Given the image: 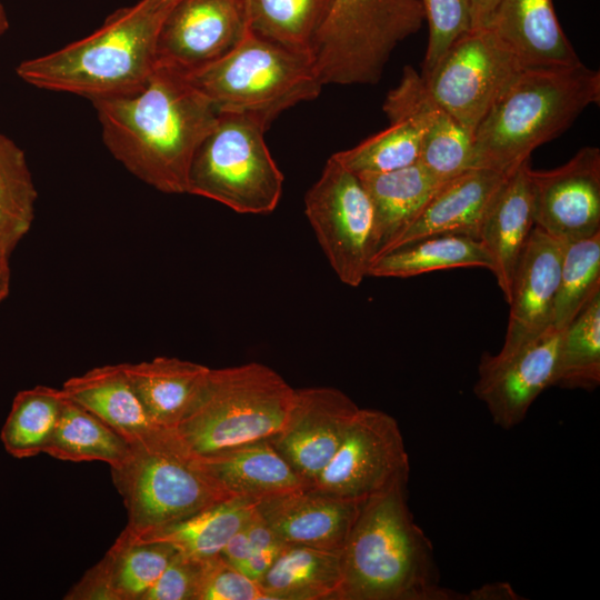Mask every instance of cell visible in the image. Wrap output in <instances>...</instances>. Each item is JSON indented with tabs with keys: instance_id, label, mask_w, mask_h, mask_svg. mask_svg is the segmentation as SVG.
I'll return each instance as SVG.
<instances>
[{
	"instance_id": "5b68a950",
	"label": "cell",
	"mask_w": 600,
	"mask_h": 600,
	"mask_svg": "<svg viewBox=\"0 0 600 600\" xmlns=\"http://www.w3.org/2000/svg\"><path fill=\"white\" fill-rule=\"evenodd\" d=\"M294 392L277 371L259 362L210 368L172 431L194 456L268 440L284 426Z\"/></svg>"
},
{
	"instance_id": "b9f144b4",
	"label": "cell",
	"mask_w": 600,
	"mask_h": 600,
	"mask_svg": "<svg viewBox=\"0 0 600 600\" xmlns=\"http://www.w3.org/2000/svg\"><path fill=\"white\" fill-rule=\"evenodd\" d=\"M244 529L252 551L272 548L280 549L286 546L260 516L256 507L246 522Z\"/></svg>"
},
{
	"instance_id": "44dd1931",
	"label": "cell",
	"mask_w": 600,
	"mask_h": 600,
	"mask_svg": "<svg viewBox=\"0 0 600 600\" xmlns=\"http://www.w3.org/2000/svg\"><path fill=\"white\" fill-rule=\"evenodd\" d=\"M487 27L522 69L581 63L557 19L552 0H499Z\"/></svg>"
},
{
	"instance_id": "484cf974",
	"label": "cell",
	"mask_w": 600,
	"mask_h": 600,
	"mask_svg": "<svg viewBox=\"0 0 600 600\" xmlns=\"http://www.w3.org/2000/svg\"><path fill=\"white\" fill-rule=\"evenodd\" d=\"M260 583L269 600H339L341 550L287 544Z\"/></svg>"
},
{
	"instance_id": "ba28073f",
	"label": "cell",
	"mask_w": 600,
	"mask_h": 600,
	"mask_svg": "<svg viewBox=\"0 0 600 600\" xmlns=\"http://www.w3.org/2000/svg\"><path fill=\"white\" fill-rule=\"evenodd\" d=\"M219 112L266 113L317 98L322 83L311 54L297 52L252 31L220 59L182 73Z\"/></svg>"
},
{
	"instance_id": "7c38bea8",
	"label": "cell",
	"mask_w": 600,
	"mask_h": 600,
	"mask_svg": "<svg viewBox=\"0 0 600 600\" xmlns=\"http://www.w3.org/2000/svg\"><path fill=\"white\" fill-rule=\"evenodd\" d=\"M409 457L397 420L359 408L337 452L309 488L366 501L398 483H408Z\"/></svg>"
},
{
	"instance_id": "4dcf8cb0",
	"label": "cell",
	"mask_w": 600,
	"mask_h": 600,
	"mask_svg": "<svg viewBox=\"0 0 600 600\" xmlns=\"http://www.w3.org/2000/svg\"><path fill=\"white\" fill-rule=\"evenodd\" d=\"M130 443L93 413L66 397L47 454L64 461H101L117 467Z\"/></svg>"
},
{
	"instance_id": "f35d334b",
	"label": "cell",
	"mask_w": 600,
	"mask_h": 600,
	"mask_svg": "<svg viewBox=\"0 0 600 600\" xmlns=\"http://www.w3.org/2000/svg\"><path fill=\"white\" fill-rule=\"evenodd\" d=\"M196 600H269L262 584L220 554L204 560Z\"/></svg>"
},
{
	"instance_id": "c3c4849f",
	"label": "cell",
	"mask_w": 600,
	"mask_h": 600,
	"mask_svg": "<svg viewBox=\"0 0 600 600\" xmlns=\"http://www.w3.org/2000/svg\"><path fill=\"white\" fill-rule=\"evenodd\" d=\"M9 20L4 10L3 4L0 1V37L8 30Z\"/></svg>"
},
{
	"instance_id": "1f68e13d",
	"label": "cell",
	"mask_w": 600,
	"mask_h": 600,
	"mask_svg": "<svg viewBox=\"0 0 600 600\" xmlns=\"http://www.w3.org/2000/svg\"><path fill=\"white\" fill-rule=\"evenodd\" d=\"M64 399L61 388L36 386L19 391L0 432L4 450L17 459L44 453Z\"/></svg>"
},
{
	"instance_id": "74e56055",
	"label": "cell",
	"mask_w": 600,
	"mask_h": 600,
	"mask_svg": "<svg viewBox=\"0 0 600 600\" xmlns=\"http://www.w3.org/2000/svg\"><path fill=\"white\" fill-rule=\"evenodd\" d=\"M429 27L422 72H428L444 52L472 29L470 0H420Z\"/></svg>"
},
{
	"instance_id": "836d02e7",
	"label": "cell",
	"mask_w": 600,
	"mask_h": 600,
	"mask_svg": "<svg viewBox=\"0 0 600 600\" xmlns=\"http://www.w3.org/2000/svg\"><path fill=\"white\" fill-rule=\"evenodd\" d=\"M600 383V293L562 330L552 387L594 390Z\"/></svg>"
},
{
	"instance_id": "d4e9b609",
	"label": "cell",
	"mask_w": 600,
	"mask_h": 600,
	"mask_svg": "<svg viewBox=\"0 0 600 600\" xmlns=\"http://www.w3.org/2000/svg\"><path fill=\"white\" fill-rule=\"evenodd\" d=\"M154 424L173 430L200 392L210 368L174 357L123 363Z\"/></svg>"
},
{
	"instance_id": "f6af8a7d",
	"label": "cell",
	"mask_w": 600,
	"mask_h": 600,
	"mask_svg": "<svg viewBox=\"0 0 600 600\" xmlns=\"http://www.w3.org/2000/svg\"><path fill=\"white\" fill-rule=\"evenodd\" d=\"M516 590L507 582H493L481 586L473 589L470 593L462 597V599L471 600H517L522 599L518 597Z\"/></svg>"
},
{
	"instance_id": "7a4b0ae2",
	"label": "cell",
	"mask_w": 600,
	"mask_h": 600,
	"mask_svg": "<svg viewBox=\"0 0 600 600\" xmlns=\"http://www.w3.org/2000/svg\"><path fill=\"white\" fill-rule=\"evenodd\" d=\"M407 484L367 499L341 549L339 600H452L440 586L429 538L414 522Z\"/></svg>"
},
{
	"instance_id": "7402d4cb",
	"label": "cell",
	"mask_w": 600,
	"mask_h": 600,
	"mask_svg": "<svg viewBox=\"0 0 600 600\" xmlns=\"http://www.w3.org/2000/svg\"><path fill=\"white\" fill-rule=\"evenodd\" d=\"M529 159L509 172L483 218L479 240L489 252L492 273L508 302L512 277L534 224Z\"/></svg>"
},
{
	"instance_id": "f546056e",
	"label": "cell",
	"mask_w": 600,
	"mask_h": 600,
	"mask_svg": "<svg viewBox=\"0 0 600 600\" xmlns=\"http://www.w3.org/2000/svg\"><path fill=\"white\" fill-rule=\"evenodd\" d=\"M250 31L287 49H313L333 0H243Z\"/></svg>"
},
{
	"instance_id": "6da1fadb",
	"label": "cell",
	"mask_w": 600,
	"mask_h": 600,
	"mask_svg": "<svg viewBox=\"0 0 600 600\" xmlns=\"http://www.w3.org/2000/svg\"><path fill=\"white\" fill-rule=\"evenodd\" d=\"M92 104L107 149L129 172L161 192L188 193L191 162L219 111L182 73L157 64L140 91Z\"/></svg>"
},
{
	"instance_id": "4fadbf2b",
	"label": "cell",
	"mask_w": 600,
	"mask_h": 600,
	"mask_svg": "<svg viewBox=\"0 0 600 600\" xmlns=\"http://www.w3.org/2000/svg\"><path fill=\"white\" fill-rule=\"evenodd\" d=\"M243 0H177L157 38V64L180 73L231 51L248 33Z\"/></svg>"
},
{
	"instance_id": "f1b7e54d",
	"label": "cell",
	"mask_w": 600,
	"mask_h": 600,
	"mask_svg": "<svg viewBox=\"0 0 600 600\" xmlns=\"http://www.w3.org/2000/svg\"><path fill=\"white\" fill-rule=\"evenodd\" d=\"M256 503L246 498H231L162 529L131 538L168 543L179 552L207 560L220 554L231 536L248 521Z\"/></svg>"
},
{
	"instance_id": "4316f807",
	"label": "cell",
	"mask_w": 600,
	"mask_h": 600,
	"mask_svg": "<svg viewBox=\"0 0 600 600\" xmlns=\"http://www.w3.org/2000/svg\"><path fill=\"white\" fill-rule=\"evenodd\" d=\"M358 177L374 208L378 243L376 258L411 223L443 182L420 161L398 170Z\"/></svg>"
},
{
	"instance_id": "3957f363",
	"label": "cell",
	"mask_w": 600,
	"mask_h": 600,
	"mask_svg": "<svg viewBox=\"0 0 600 600\" xmlns=\"http://www.w3.org/2000/svg\"><path fill=\"white\" fill-rule=\"evenodd\" d=\"M169 9L156 0L118 9L88 37L24 60L16 72L36 88L91 102L133 94L156 70L157 38Z\"/></svg>"
},
{
	"instance_id": "cb8c5ba5",
	"label": "cell",
	"mask_w": 600,
	"mask_h": 600,
	"mask_svg": "<svg viewBox=\"0 0 600 600\" xmlns=\"http://www.w3.org/2000/svg\"><path fill=\"white\" fill-rule=\"evenodd\" d=\"M61 390L68 399L101 419L130 444L164 429L154 424L147 413L123 363L92 368L69 378Z\"/></svg>"
},
{
	"instance_id": "e0dca14e",
	"label": "cell",
	"mask_w": 600,
	"mask_h": 600,
	"mask_svg": "<svg viewBox=\"0 0 600 600\" xmlns=\"http://www.w3.org/2000/svg\"><path fill=\"white\" fill-rule=\"evenodd\" d=\"M564 247L566 241L533 227L512 277L507 331L494 357L514 354L551 326Z\"/></svg>"
},
{
	"instance_id": "ac0fdd59",
	"label": "cell",
	"mask_w": 600,
	"mask_h": 600,
	"mask_svg": "<svg viewBox=\"0 0 600 600\" xmlns=\"http://www.w3.org/2000/svg\"><path fill=\"white\" fill-rule=\"evenodd\" d=\"M389 120L407 119L422 137L420 163L441 180L473 168L472 136L428 92L421 76L406 66L382 107Z\"/></svg>"
},
{
	"instance_id": "ab89813d",
	"label": "cell",
	"mask_w": 600,
	"mask_h": 600,
	"mask_svg": "<svg viewBox=\"0 0 600 600\" xmlns=\"http://www.w3.org/2000/svg\"><path fill=\"white\" fill-rule=\"evenodd\" d=\"M203 563L176 551L142 600H196Z\"/></svg>"
},
{
	"instance_id": "ee69618b",
	"label": "cell",
	"mask_w": 600,
	"mask_h": 600,
	"mask_svg": "<svg viewBox=\"0 0 600 600\" xmlns=\"http://www.w3.org/2000/svg\"><path fill=\"white\" fill-rule=\"evenodd\" d=\"M246 524V523H244ZM252 553L244 526L231 536L220 556L231 566L239 568Z\"/></svg>"
},
{
	"instance_id": "9c48e42d",
	"label": "cell",
	"mask_w": 600,
	"mask_h": 600,
	"mask_svg": "<svg viewBox=\"0 0 600 600\" xmlns=\"http://www.w3.org/2000/svg\"><path fill=\"white\" fill-rule=\"evenodd\" d=\"M420 0H333L313 60L323 84H376L394 48L419 32Z\"/></svg>"
},
{
	"instance_id": "bcb514c9",
	"label": "cell",
	"mask_w": 600,
	"mask_h": 600,
	"mask_svg": "<svg viewBox=\"0 0 600 600\" xmlns=\"http://www.w3.org/2000/svg\"><path fill=\"white\" fill-rule=\"evenodd\" d=\"M499 0H470L472 28L487 27L493 16Z\"/></svg>"
},
{
	"instance_id": "8fae6325",
	"label": "cell",
	"mask_w": 600,
	"mask_h": 600,
	"mask_svg": "<svg viewBox=\"0 0 600 600\" xmlns=\"http://www.w3.org/2000/svg\"><path fill=\"white\" fill-rule=\"evenodd\" d=\"M523 70L489 27L472 28L424 73L430 96L471 136Z\"/></svg>"
},
{
	"instance_id": "e575fe53",
	"label": "cell",
	"mask_w": 600,
	"mask_h": 600,
	"mask_svg": "<svg viewBox=\"0 0 600 600\" xmlns=\"http://www.w3.org/2000/svg\"><path fill=\"white\" fill-rule=\"evenodd\" d=\"M177 550L123 532L103 557L118 600H142Z\"/></svg>"
},
{
	"instance_id": "8992f818",
	"label": "cell",
	"mask_w": 600,
	"mask_h": 600,
	"mask_svg": "<svg viewBox=\"0 0 600 600\" xmlns=\"http://www.w3.org/2000/svg\"><path fill=\"white\" fill-rule=\"evenodd\" d=\"M128 522L122 530L140 537L234 498L199 466L170 429L130 444L126 459L110 468Z\"/></svg>"
},
{
	"instance_id": "681fc988",
	"label": "cell",
	"mask_w": 600,
	"mask_h": 600,
	"mask_svg": "<svg viewBox=\"0 0 600 600\" xmlns=\"http://www.w3.org/2000/svg\"><path fill=\"white\" fill-rule=\"evenodd\" d=\"M156 1L170 8L177 0H156Z\"/></svg>"
},
{
	"instance_id": "60d3db41",
	"label": "cell",
	"mask_w": 600,
	"mask_h": 600,
	"mask_svg": "<svg viewBox=\"0 0 600 600\" xmlns=\"http://www.w3.org/2000/svg\"><path fill=\"white\" fill-rule=\"evenodd\" d=\"M66 600H118L103 558L66 593Z\"/></svg>"
},
{
	"instance_id": "277c9868",
	"label": "cell",
	"mask_w": 600,
	"mask_h": 600,
	"mask_svg": "<svg viewBox=\"0 0 600 600\" xmlns=\"http://www.w3.org/2000/svg\"><path fill=\"white\" fill-rule=\"evenodd\" d=\"M599 101L600 72L582 62L521 70L472 136L473 168L513 170Z\"/></svg>"
},
{
	"instance_id": "d590c367",
	"label": "cell",
	"mask_w": 600,
	"mask_h": 600,
	"mask_svg": "<svg viewBox=\"0 0 600 600\" xmlns=\"http://www.w3.org/2000/svg\"><path fill=\"white\" fill-rule=\"evenodd\" d=\"M600 293V232L566 242L551 326L564 329Z\"/></svg>"
},
{
	"instance_id": "30bf717a",
	"label": "cell",
	"mask_w": 600,
	"mask_h": 600,
	"mask_svg": "<svg viewBox=\"0 0 600 600\" xmlns=\"http://www.w3.org/2000/svg\"><path fill=\"white\" fill-rule=\"evenodd\" d=\"M304 213L339 280L359 287L378 251L374 208L360 178L331 156L306 193Z\"/></svg>"
},
{
	"instance_id": "2e32d148",
	"label": "cell",
	"mask_w": 600,
	"mask_h": 600,
	"mask_svg": "<svg viewBox=\"0 0 600 600\" xmlns=\"http://www.w3.org/2000/svg\"><path fill=\"white\" fill-rule=\"evenodd\" d=\"M562 330L550 326L507 358L481 357L473 391L494 424L506 430L518 426L539 394L552 387Z\"/></svg>"
},
{
	"instance_id": "7dc6e473",
	"label": "cell",
	"mask_w": 600,
	"mask_h": 600,
	"mask_svg": "<svg viewBox=\"0 0 600 600\" xmlns=\"http://www.w3.org/2000/svg\"><path fill=\"white\" fill-rule=\"evenodd\" d=\"M11 271L9 258L0 254V302L3 301L10 291Z\"/></svg>"
},
{
	"instance_id": "8d00e7d4",
	"label": "cell",
	"mask_w": 600,
	"mask_h": 600,
	"mask_svg": "<svg viewBox=\"0 0 600 600\" xmlns=\"http://www.w3.org/2000/svg\"><path fill=\"white\" fill-rule=\"evenodd\" d=\"M387 129L332 154L357 176L384 173L420 161L422 137L410 120H389Z\"/></svg>"
},
{
	"instance_id": "9a60e30c",
	"label": "cell",
	"mask_w": 600,
	"mask_h": 600,
	"mask_svg": "<svg viewBox=\"0 0 600 600\" xmlns=\"http://www.w3.org/2000/svg\"><path fill=\"white\" fill-rule=\"evenodd\" d=\"M534 224L566 242L600 232V149L581 148L551 170H530Z\"/></svg>"
},
{
	"instance_id": "83f0119b",
	"label": "cell",
	"mask_w": 600,
	"mask_h": 600,
	"mask_svg": "<svg viewBox=\"0 0 600 600\" xmlns=\"http://www.w3.org/2000/svg\"><path fill=\"white\" fill-rule=\"evenodd\" d=\"M481 267L492 271V259L479 239L430 236L377 257L368 271L374 278H410L453 268Z\"/></svg>"
},
{
	"instance_id": "d6a6232c",
	"label": "cell",
	"mask_w": 600,
	"mask_h": 600,
	"mask_svg": "<svg viewBox=\"0 0 600 600\" xmlns=\"http://www.w3.org/2000/svg\"><path fill=\"white\" fill-rule=\"evenodd\" d=\"M38 193L24 152L0 132V254L11 253L28 233Z\"/></svg>"
},
{
	"instance_id": "d6986e66",
	"label": "cell",
	"mask_w": 600,
	"mask_h": 600,
	"mask_svg": "<svg viewBox=\"0 0 600 600\" xmlns=\"http://www.w3.org/2000/svg\"><path fill=\"white\" fill-rule=\"evenodd\" d=\"M509 172L474 167L447 179L379 256L430 236L479 239L486 212Z\"/></svg>"
},
{
	"instance_id": "ffe728a7",
	"label": "cell",
	"mask_w": 600,
	"mask_h": 600,
	"mask_svg": "<svg viewBox=\"0 0 600 600\" xmlns=\"http://www.w3.org/2000/svg\"><path fill=\"white\" fill-rule=\"evenodd\" d=\"M363 502L304 488L260 500L256 508L284 544L341 550Z\"/></svg>"
},
{
	"instance_id": "603a6c76",
	"label": "cell",
	"mask_w": 600,
	"mask_h": 600,
	"mask_svg": "<svg viewBox=\"0 0 600 600\" xmlns=\"http://www.w3.org/2000/svg\"><path fill=\"white\" fill-rule=\"evenodd\" d=\"M196 457L201 469L234 498L258 502L309 488L269 440Z\"/></svg>"
},
{
	"instance_id": "52a82bcc",
	"label": "cell",
	"mask_w": 600,
	"mask_h": 600,
	"mask_svg": "<svg viewBox=\"0 0 600 600\" xmlns=\"http://www.w3.org/2000/svg\"><path fill=\"white\" fill-rule=\"evenodd\" d=\"M273 120L260 112H219L191 162L188 193L214 200L238 213L273 212L284 180L264 140Z\"/></svg>"
},
{
	"instance_id": "7bdbcfd3",
	"label": "cell",
	"mask_w": 600,
	"mask_h": 600,
	"mask_svg": "<svg viewBox=\"0 0 600 600\" xmlns=\"http://www.w3.org/2000/svg\"><path fill=\"white\" fill-rule=\"evenodd\" d=\"M281 550L282 548H272L252 551L250 557L238 569L250 579L260 582Z\"/></svg>"
},
{
	"instance_id": "5bb4252c",
	"label": "cell",
	"mask_w": 600,
	"mask_h": 600,
	"mask_svg": "<svg viewBox=\"0 0 600 600\" xmlns=\"http://www.w3.org/2000/svg\"><path fill=\"white\" fill-rule=\"evenodd\" d=\"M358 410L339 389H296L284 426L268 440L310 487L337 452Z\"/></svg>"
}]
</instances>
